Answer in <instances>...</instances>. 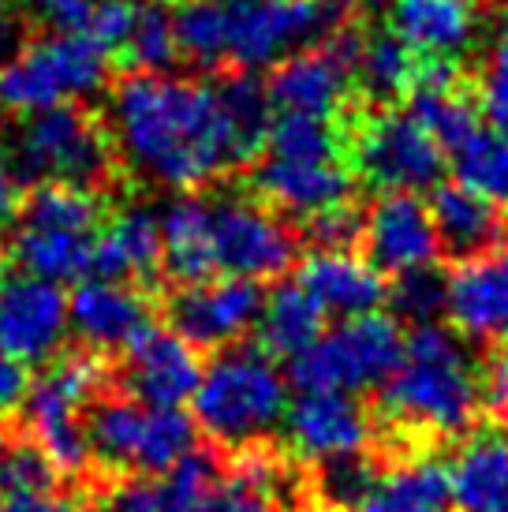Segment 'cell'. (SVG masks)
I'll use <instances>...</instances> for the list:
<instances>
[{"mask_svg": "<svg viewBox=\"0 0 508 512\" xmlns=\"http://www.w3.org/2000/svg\"><path fill=\"white\" fill-rule=\"evenodd\" d=\"M408 113L449 154L479 128V105L464 94V83L452 60H426L419 83L408 94Z\"/></svg>", "mask_w": 508, "mask_h": 512, "instance_id": "25", "label": "cell"}, {"mask_svg": "<svg viewBox=\"0 0 508 512\" xmlns=\"http://www.w3.org/2000/svg\"><path fill=\"white\" fill-rule=\"evenodd\" d=\"M430 214L438 225V240L456 258H475L497 251L505 240V217L497 206L479 199L460 184H438L430 199Z\"/></svg>", "mask_w": 508, "mask_h": 512, "instance_id": "27", "label": "cell"}, {"mask_svg": "<svg viewBox=\"0 0 508 512\" xmlns=\"http://www.w3.org/2000/svg\"><path fill=\"white\" fill-rule=\"evenodd\" d=\"M101 202L86 187L38 184L23 199L19 225L8 240L15 270L49 285H83L94 273V243H98Z\"/></svg>", "mask_w": 508, "mask_h": 512, "instance_id": "5", "label": "cell"}, {"mask_svg": "<svg viewBox=\"0 0 508 512\" xmlns=\"http://www.w3.org/2000/svg\"><path fill=\"white\" fill-rule=\"evenodd\" d=\"M105 363L98 352H71L45 370L27 393L30 438L42 445L49 464L64 475H83L90 464V438L83 415L101 397Z\"/></svg>", "mask_w": 508, "mask_h": 512, "instance_id": "9", "label": "cell"}, {"mask_svg": "<svg viewBox=\"0 0 508 512\" xmlns=\"http://www.w3.org/2000/svg\"><path fill=\"white\" fill-rule=\"evenodd\" d=\"M120 53L135 64V72H169L180 60L176 15L161 0H135V19Z\"/></svg>", "mask_w": 508, "mask_h": 512, "instance_id": "35", "label": "cell"}, {"mask_svg": "<svg viewBox=\"0 0 508 512\" xmlns=\"http://www.w3.org/2000/svg\"><path fill=\"white\" fill-rule=\"evenodd\" d=\"M273 101L254 75L206 83L172 72H131L109 94V135L127 169L195 191L266 150Z\"/></svg>", "mask_w": 508, "mask_h": 512, "instance_id": "1", "label": "cell"}, {"mask_svg": "<svg viewBox=\"0 0 508 512\" xmlns=\"http://www.w3.org/2000/svg\"><path fill=\"white\" fill-rule=\"evenodd\" d=\"M359 34H337L325 45H307L281 60L269 79V101L277 113L337 120L355 90Z\"/></svg>", "mask_w": 508, "mask_h": 512, "instance_id": "13", "label": "cell"}, {"mask_svg": "<svg viewBox=\"0 0 508 512\" xmlns=\"http://www.w3.org/2000/svg\"><path fill=\"white\" fill-rule=\"evenodd\" d=\"M19 15H15L12 0H0V64L19 49Z\"/></svg>", "mask_w": 508, "mask_h": 512, "instance_id": "48", "label": "cell"}, {"mask_svg": "<svg viewBox=\"0 0 508 512\" xmlns=\"http://www.w3.org/2000/svg\"><path fill=\"white\" fill-rule=\"evenodd\" d=\"M299 285L325 314H337L344 322L374 314L389 299L385 273L355 251H314L299 266Z\"/></svg>", "mask_w": 508, "mask_h": 512, "instance_id": "21", "label": "cell"}, {"mask_svg": "<svg viewBox=\"0 0 508 512\" xmlns=\"http://www.w3.org/2000/svg\"><path fill=\"white\" fill-rule=\"evenodd\" d=\"M198 449V423L187 419L180 408H169V412H157L150 408V419H146V438H142V453H139V475L146 479H157V475H169L172 468H180L187 456Z\"/></svg>", "mask_w": 508, "mask_h": 512, "instance_id": "36", "label": "cell"}, {"mask_svg": "<svg viewBox=\"0 0 508 512\" xmlns=\"http://www.w3.org/2000/svg\"><path fill=\"white\" fill-rule=\"evenodd\" d=\"M449 486L460 512H508V430L467 434L449 464Z\"/></svg>", "mask_w": 508, "mask_h": 512, "instance_id": "24", "label": "cell"}, {"mask_svg": "<svg viewBox=\"0 0 508 512\" xmlns=\"http://www.w3.org/2000/svg\"><path fill=\"white\" fill-rule=\"evenodd\" d=\"M389 299L411 326H434L438 314L449 311V277H441L438 270H415L408 277H396Z\"/></svg>", "mask_w": 508, "mask_h": 512, "instance_id": "39", "label": "cell"}, {"mask_svg": "<svg viewBox=\"0 0 508 512\" xmlns=\"http://www.w3.org/2000/svg\"><path fill=\"white\" fill-rule=\"evenodd\" d=\"M0 512H83L75 498L60 494H19V498H0Z\"/></svg>", "mask_w": 508, "mask_h": 512, "instance_id": "46", "label": "cell"}, {"mask_svg": "<svg viewBox=\"0 0 508 512\" xmlns=\"http://www.w3.org/2000/svg\"><path fill=\"white\" fill-rule=\"evenodd\" d=\"M30 12L53 30H86L98 0H27Z\"/></svg>", "mask_w": 508, "mask_h": 512, "instance_id": "43", "label": "cell"}, {"mask_svg": "<svg viewBox=\"0 0 508 512\" xmlns=\"http://www.w3.org/2000/svg\"><path fill=\"white\" fill-rule=\"evenodd\" d=\"M23 210V176L12 165V157L0 154V225L19 217Z\"/></svg>", "mask_w": 508, "mask_h": 512, "instance_id": "47", "label": "cell"}, {"mask_svg": "<svg viewBox=\"0 0 508 512\" xmlns=\"http://www.w3.org/2000/svg\"><path fill=\"white\" fill-rule=\"evenodd\" d=\"M254 191L277 214L311 217L348 206L355 169L344 161V135L337 120L281 113L273 120L266 150L254 165Z\"/></svg>", "mask_w": 508, "mask_h": 512, "instance_id": "4", "label": "cell"}, {"mask_svg": "<svg viewBox=\"0 0 508 512\" xmlns=\"http://www.w3.org/2000/svg\"><path fill=\"white\" fill-rule=\"evenodd\" d=\"M12 165L38 184H64L94 191L109 180L116 146L109 128L79 105L27 116L12 135Z\"/></svg>", "mask_w": 508, "mask_h": 512, "instance_id": "8", "label": "cell"}, {"mask_svg": "<svg viewBox=\"0 0 508 512\" xmlns=\"http://www.w3.org/2000/svg\"><path fill=\"white\" fill-rule=\"evenodd\" d=\"M288 483L292 479L281 456L266 453V445H251L243 449L236 471L213 494L210 512H277V494Z\"/></svg>", "mask_w": 508, "mask_h": 512, "instance_id": "33", "label": "cell"}, {"mask_svg": "<svg viewBox=\"0 0 508 512\" xmlns=\"http://www.w3.org/2000/svg\"><path fill=\"white\" fill-rule=\"evenodd\" d=\"M449 318L471 341L508 333V247L460 258L449 273Z\"/></svg>", "mask_w": 508, "mask_h": 512, "instance_id": "20", "label": "cell"}, {"mask_svg": "<svg viewBox=\"0 0 508 512\" xmlns=\"http://www.w3.org/2000/svg\"><path fill=\"white\" fill-rule=\"evenodd\" d=\"M60 471L49 464L42 445L27 434L0 438V498L19 494H49Z\"/></svg>", "mask_w": 508, "mask_h": 512, "instance_id": "38", "label": "cell"}, {"mask_svg": "<svg viewBox=\"0 0 508 512\" xmlns=\"http://www.w3.org/2000/svg\"><path fill=\"white\" fill-rule=\"evenodd\" d=\"M322 8H352V4H359V0H318Z\"/></svg>", "mask_w": 508, "mask_h": 512, "instance_id": "49", "label": "cell"}, {"mask_svg": "<svg viewBox=\"0 0 508 512\" xmlns=\"http://www.w3.org/2000/svg\"><path fill=\"white\" fill-rule=\"evenodd\" d=\"M71 329L68 296L60 285L38 277H8L0 281V356L15 363H45Z\"/></svg>", "mask_w": 508, "mask_h": 512, "instance_id": "16", "label": "cell"}, {"mask_svg": "<svg viewBox=\"0 0 508 512\" xmlns=\"http://www.w3.org/2000/svg\"><path fill=\"white\" fill-rule=\"evenodd\" d=\"M109 79V49L86 30H49L0 64V109L38 116L94 98Z\"/></svg>", "mask_w": 508, "mask_h": 512, "instance_id": "7", "label": "cell"}, {"mask_svg": "<svg viewBox=\"0 0 508 512\" xmlns=\"http://www.w3.org/2000/svg\"><path fill=\"white\" fill-rule=\"evenodd\" d=\"M172 15L180 57L236 75L277 68L325 30L318 0H180Z\"/></svg>", "mask_w": 508, "mask_h": 512, "instance_id": "2", "label": "cell"}, {"mask_svg": "<svg viewBox=\"0 0 508 512\" xmlns=\"http://www.w3.org/2000/svg\"><path fill=\"white\" fill-rule=\"evenodd\" d=\"M284 438L292 445V453L322 464L333 456L363 453L370 438V419L352 393L307 389L296 397V404H288Z\"/></svg>", "mask_w": 508, "mask_h": 512, "instance_id": "18", "label": "cell"}, {"mask_svg": "<svg viewBox=\"0 0 508 512\" xmlns=\"http://www.w3.org/2000/svg\"><path fill=\"white\" fill-rule=\"evenodd\" d=\"M198 385H202V363L180 333L154 326L127 348L124 393L139 400L142 408L157 412L180 408L184 400H195Z\"/></svg>", "mask_w": 508, "mask_h": 512, "instance_id": "17", "label": "cell"}, {"mask_svg": "<svg viewBox=\"0 0 508 512\" xmlns=\"http://www.w3.org/2000/svg\"><path fill=\"white\" fill-rule=\"evenodd\" d=\"M262 288L240 277L184 285L169 303L172 333H180L191 348H225L240 341L262 318Z\"/></svg>", "mask_w": 508, "mask_h": 512, "instance_id": "14", "label": "cell"}, {"mask_svg": "<svg viewBox=\"0 0 508 512\" xmlns=\"http://www.w3.org/2000/svg\"><path fill=\"white\" fill-rule=\"evenodd\" d=\"M482 404L508 423V356H494L482 370Z\"/></svg>", "mask_w": 508, "mask_h": 512, "instance_id": "44", "label": "cell"}, {"mask_svg": "<svg viewBox=\"0 0 508 512\" xmlns=\"http://www.w3.org/2000/svg\"><path fill=\"white\" fill-rule=\"evenodd\" d=\"M449 468L438 460H408L385 471L359 512H449Z\"/></svg>", "mask_w": 508, "mask_h": 512, "instance_id": "32", "label": "cell"}, {"mask_svg": "<svg viewBox=\"0 0 508 512\" xmlns=\"http://www.w3.org/2000/svg\"><path fill=\"white\" fill-rule=\"evenodd\" d=\"M288 415V382L258 348H225L202 370L195 423L217 445L251 449Z\"/></svg>", "mask_w": 508, "mask_h": 512, "instance_id": "6", "label": "cell"}, {"mask_svg": "<svg viewBox=\"0 0 508 512\" xmlns=\"http://www.w3.org/2000/svg\"><path fill=\"white\" fill-rule=\"evenodd\" d=\"M161 247L165 262L161 270L180 285H198L217 273L213 262V232H210V202L206 199H176L161 214Z\"/></svg>", "mask_w": 508, "mask_h": 512, "instance_id": "29", "label": "cell"}, {"mask_svg": "<svg viewBox=\"0 0 508 512\" xmlns=\"http://www.w3.org/2000/svg\"><path fill=\"white\" fill-rule=\"evenodd\" d=\"M225 471L213 449H195L180 468L157 479H135L116 486L113 512H210Z\"/></svg>", "mask_w": 508, "mask_h": 512, "instance_id": "22", "label": "cell"}, {"mask_svg": "<svg viewBox=\"0 0 508 512\" xmlns=\"http://www.w3.org/2000/svg\"><path fill=\"white\" fill-rule=\"evenodd\" d=\"M27 393H30L27 367L8 356H0V415H12L15 408H23Z\"/></svg>", "mask_w": 508, "mask_h": 512, "instance_id": "45", "label": "cell"}, {"mask_svg": "<svg viewBox=\"0 0 508 512\" xmlns=\"http://www.w3.org/2000/svg\"><path fill=\"white\" fill-rule=\"evenodd\" d=\"M325 311L307 296V288L292 281V285H277L262 303V318H258V333H262V348L269 356L296 363L307 356L314 344L322 341Z\"/></svg>", "mask_w": 508, "mask_h": 512, "instance_id": "30", "label": "cell"}, {"mask_svg": "<svg viewBox=\"0 0 508 512\" xmlns=\"http://www.w3.org/2000/svg\"><path fill=\"white\" fill-rule=\"evenodd\" d=\"M381 471L378 464L363 453H348V456H333V460H322L318 471H314V490L322 498V509L329 512H359L363 501L370 498V490L378 486Z\"/></svg>", "mask_w": 508, "mask_h": 512, "instance_id": "37", "label": "cell"}, {"mask_svg": "<svg viewBox=\"0 0 508 512\" xmlns=\"http://www.w3.org/2000/svg\"><path fill=\"white\" fill-rule=\"evenodd\" d=\"M213 262L225 277L269 281L296 262V232L284 214L251 195H221L210 202Z\"/></svg>", "mask_w": 508, "mask_h": 512, "instance_id": "12", "label": "cell"}, {"mask_svg": "<svg viewBox=\"0 0 508 512\" xmlns=\"http://www.w3.org/2000/svg\"><path fill=\"white\" fill-rule=\"evenodd\" d=\"M393 27L426 60H452L479 30V0H396Z\"/></svg>", "mask_w": 508, "mask_h": 512, "instance_id": "26", "label": "cell"}, {"mask_svg": "<svg viewBox=\"0 0 508 512\" xmlns=\"http://www.w3.org/2000/svg\"><path fill=\"white\" fill-rule=\"evenodd\" d=\"M161 262H165L161 217L150 214L146 206L120 210L98 232V243H94V277L142 285V281H154L157 273H161Z\"/></svg>", "mask_w": 508, "mask_h": 512, "instance_id": "23", "label": "cell"}, {"mask_svg": "<svg viewBox=\"0 0 508 512\" xmlns=\"http://www.w3.org/2000/svg\"><path fill=\"white\" fill-rule=\"evenodd\" d=\"M131 19H135V0H98V8L86 23V34L101 49L120 53L127 42V30H131Z\"/></svg>", "mask_w": 508, "mask_h": 512, "instance_id": "42", "label": "cell"}, {"mask_svg": "<svg viewBox=\"0 0 508 512\" xmlns=\"http://www.w3.org/2000/svg\"><path fill=\"white\" fill-rule=\"evenodd\" d=\"M363 247L381 273L408 277L415 270H434L441 255L438 225L430 202L419 195H378L363 214Z\"/></svg>", "mask_w": 508, "mask_h": 512, "instance_id": "15", "label": "cell"}, {"mask_svg": "<svg viewBox=\"0 0 508 512\" xmlns=\"http://www.w3.org/2000/svg\"><path fill=\"white\" fill-rule=\"evenodd\" d=\"M404 333L389 314H363L348 318L337 329L322 333L307 356L292 363V382L307 389H333V393H363L385 385L404 359Z\"/></svg>", "mask_w": 508, "mask_h": 512, "instance_id": "10", "label": "cell"}, {"mask_svg": "<svg viewBox=\"0 0 508 512\" xmlns=\"http://www.w3.org/2000/svg\"><path fill=\"white\" fill-rule=\"evenodd\" d=\"M479 113L494 124V128L508 131V42L494 45L490 57L482 60L479 72Z\"/></svg>", "mask_w": 508, "mask_h": 512, "instance_id": "40", "label": "cell"}, {"mask_svg": "<svg viewBox=\"0 0 508 512\" xmlns=\"http://www.w3.org/2000/svg\"><path fill=\"white\" fill-rule=\"evenodd\" d=\"M146 419L150 408H142L139 400L98 397L86 408V438H90V460H98L105 475H124L139 468L142 438H146Z\"/></svg>", "mask_w": 508, "mask_h": 512, "instance_id": "28", "label": "cell"}, {"mask_svg": "<svg viewBox=\"0 0 508 512\" xmlns=\"http://www.w3.org/2000/svg\"><path fill=\"white\" fill-rule=\"evenodd\" d=\"M359 236H363V217L352 210V202L307 221V240L314 243V251H352Z\"/></svg>", "mask_w": 508, "mask_h": 512, "instance_id": "41", "label": "cell"}, {"mask_svg": "<svg viewBox=\"0 0 508 512\" xmlns=\"http://www.w3.org/2000/svg\"><path fill=\"white\" fill-rule=\"evenodd\" d=\"M419 53L411 49L396 30H378L359 38L355 49V86L367 94L370 101H396L411 94L419 83Z\"/></svg>", "mask_w": 508, "mask_h": 512, "instance_id": "31", "label": "cell"}, {"mask_svg": "<svg viewBox=\"0 0 508 512\" xmlns=\"http://www.w3.org/2000/svg\"><path fill=\"white\" fill-rule=\"evenodd\" d=\"M352 169L381 195H419L438 187L445 172V150L411 113L381 109L355 131Z\"/></svg>", "mask_w": 508, "mask_h": 512, "instance_id": "11", "label": "cell"}, {"mask_svg": "<svg viewBox=\"0 0 508 512\" xmlns=\"http://www.w3.org/2000/svg\"><path fill=\"white\" fill-rule=\"evenodd\" d=\"M505 27H508V12H505Z\"/></svg>", "mask_w": 508, "mask_h": 512, "instance_id": "50", "label": "cell"}, {"mask_svg": "<svg viewBox=\"0 0 508 512\" xmlns=\"http://www.w3.org/2000/svg\"><path fill=\"white\" fill-rule=\"evenodd\" d=\"M482 408V370L460 333L415 326L404 359L381 389V415L411 438H456L471 430Z\"/></svg>", "mask_w": 508, "mask_h": 512, "instance_id": "3", "label": "cell"}, {"mask_svg": "<svg viewBox=\"0 0 508 512\" xmlns=\"http://www.w3.org/2000/svg\"><path fill=\"white\" fill-rule=\"evenodd\" d=\"M452 172L460 187L475 191L497 210H508V131L479 124L452 150Z\"/></svg>", "mask_w": 508, "mask_h": 512, "instance_id": "34", "label": "cell"}, {"mask_svg": "<svg viewBox=\"0 0 508 512\" xmlns=\"http://www.w3.org/2000/svg\"><path fill=\"white\" fill-rule=\"evenodd\" d=\"M71 333L90 348V352H116L131 348L142 333H150V299L142 296L139 285L124 281H105L90 277L75 288L68 299Z\"/></svg>", "mask_w": 508, "mask_h": 512, "instance_id": "19", "label": "cell"}]
</instances>
